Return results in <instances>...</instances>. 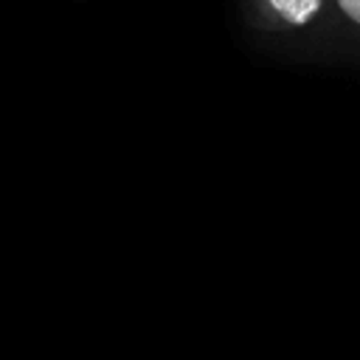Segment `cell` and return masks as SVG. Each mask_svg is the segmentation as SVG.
<instances>
[{
	"label": "cell",
	"instance_id": "6da1fadb",
	"mask_svg": "<svg viewBox=\"0 0 360 360\" xmlns=\"http://www.w3.org/2000/svg\"><path fill=\"white\" fill-rule=\"evenodd\" d=\"M242 8L250 28L292 34L315 28L329 11V0H242Z\"/></svg>",
	"mask_w": 360,
	"mask_h": 360
},
{
	"label": "cell",
	"instance_id": "7a4b0ae2",
	"mask_svg": "<svg viewBox=\"0 0 360 360\" xmlns=\"http://www.w3.org/2000/svg\"><path fill=\"white\" fill-rule=\"evenodd\" d=\"M329 11L343 31L360 37V0H329Z\"/></svg>",
	"mask_w": 360,
	"mask_h": 360
}]
</instances>
